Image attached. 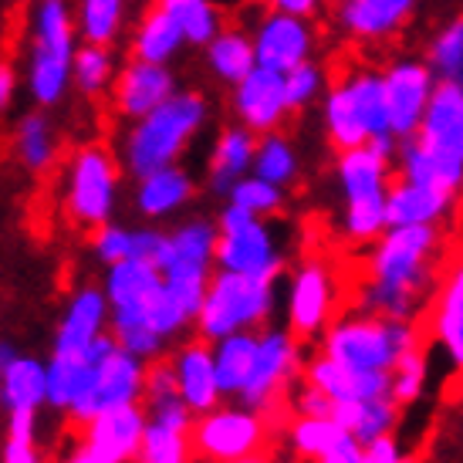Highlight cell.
<instances>
[{"label": "cell", "instance_id": "6da1fadb", "mask_svg": "<svg viewBox=\"0 0 463 463\" xmlns=\"http://www.w3.org/2000/svg\"><path fill=\"white\" fill-rule=\"evenodd\" d=\"M437 223H410V227H386L379 244L365 264V284L359 288V311L416 322L426 301L437 295L443 281L439 268Z\"/></svg>", "mask_w": 463, "mask_h": 463}, {"label": "cell", "instance_id": "7a4b0ae2", "mask_svg": "<svg viewBox=\"0 0 463 463\" xmlns=\"http://www.w3.org/2000/svg\"><path fill=\"white\" fill-rule=\"evenodd\" d=\"M396 166L402 180L437 186L447 194L463 190V85L437 81L420 129L399 139Z\"/></svg>", "mask_w": 463, "mask_h": 463}, {"label": "cell", "instance_id": "3957f363", "mask_svg": "<svg viewBox=\"0 0 463 463\" xmlns=\"http://www.w3.org/2000/svg\"><path fill=\"white\" fill-rule=\"evenodd\" d=\"M206 116H210V105L203 95L180 89L159 109L146 112L136 122H126V129L116 142V156L126 169V176L139 180L159 166L180 163L183 153L203 132Z\"/></svg>", "mask_w": 463, "mask_h": 463}, {"label": "cell", "instance_id": "277c9868", "mask_svg": "<svg viewBox=\"0 0 463 463\" xmlns=\"http://www.w3.org/2000/svg\"><path fill=\"white\" fill-rule=\"evenodd\" d=\"M102 291L112 308V325H149L169 345L183 342V335L196 318L180 305V298L166 288V278L153 260H118L102 274Z\"/></svg>", "mask_w": 463, "mask_h": 463}, {"label": "cell", "instance_id": "5b68a950", "mask_svg": "<svg viewBox=\"0 0 463 463\" xmlns=\"http://www.w3.org/2000/svg\"><path fill=\"white\" fill-rule=\"evenodd\" d=\"M126 169L116 149L102 142H85L68 156L61 169V213L78 231H99L116 217Z\"/></svg>", "mask_w": 463, "mask_h": 463}, {"label": "cell", "instance_id": "8992f818", "mask_svg": "<svg viewBox=\"0 0 463 463\" xmlns=\"http://www.w3.org/2000/svg\"><path fill=\"white\" fill-rule=\"evenodd\" d=\"M423 338L416 322H396L369 311L345 315L325 328L322 352L352 373H392L399 355Z\"/></svg>", "mask_w": 463, "mask_h": 463}, {"label": "cell", "instance_id": "52a82bcc", "mask_svg": "<svg viewBox=\"0 0 463 463\" xmlns=\"http://www.w3.org/2000/svg\"><path fill=\"white\" fill-rule=\"evenodd\" d=\"M278 301V278L237 274L217 268L200 305L194 332L206 342H220L233 332H258L264 328Z\"/></svg>", "mask_w": 463, "mask_h": 463}, {"label": "cell", "instance_id": "ba28073f", "mask_svg": "<svg viewBox=\"0 0 463 463\" xmlns=\"http://www.w3.org/2000/svg\"><path fill=\"white\" fill-rule=\"evenodd\" d=\"M146 369H149V362H142L139 355H132L129 348L118 345L116 335H102L99 345H95V362H91L89 379H85L81 392L65 412L68 423L81 430L102 412L129 406V402H142Z\"/></svg>", "mask_w": 463, "mask_h": 463}, {"label": "cell", "instance_id": "9c48e42d", "mask_svg": "<svg viewBox=\"0 0 463 463\" xmlns=\"http://www.w3.org/2000/svg\"><path fill=\"white\" fill-rule=\"evenodd\" d=\"M217 220L190 217L169 227L166 241H163L159 270L166 278V288L180 298V305L194 318L200 315L210 278L217 270Z\"/></svg>", "mask_w": 463, "mask_h": 463}, {"label": "cell", "instance_id": "30bf717a", "mask_svg": "<svg viewBox=\"0 0 463 463\" xmlns=\"http://www.w3.org/2000/svg\"><path fill=\"white\" fill-rule=\"evenodd\" d=\"M270 426L274 416L268 412L250 410L244 402H220L210 412H200L190 430L196 463H231L268 450Z\"/></svg>", "mask_w": 463, "mask_h": 463}, {"label": "cell", "instance_id": "8fae6325", "mask_svg": "<svg viewBox=\"0 0 463 463\" xmlns=\"http://www.w3.org/2000/svg\"><path fill=\"white\" fill-rule=\"evenodd\" d=\"M217 268L237 270V274L281 278L284 254L268 217H254L241 206L227 203L217 217Z\"/></svg>", "mask_w": 463, "mask_h": 463}, {"label": "cell", "instance_id": "7c38bea8", "mask_svg": "<svg viewBox=\"0 0 463 463\" xmlns=\"http://www.w3.org/2000/svg\"><path fill=\"white\" fill-rule=\"evenodd\" d=\"M298 373H301V342L288 328H270V325H264L258 332L254 369L247 375L237 402H244L250 410L268 412V416H278V410H281V402L291 392V383H295Z\"/></svg>", "mask_w": 463, "mask_h": 463}, {"label": "cell", "instance_id": "4fadbf2b", "mask_svg": "<svg viewBox=\"0 0 463 463\" xmlns=\"http://www.w3.org/2000/svg\"><path fill=\"white\" fill-rule=\"evenodd\" d=\"M335 274L325 260H305L288 284V332L298 342H308L332 325L335 308Z\"/></svg>", "mask_w": 463, "mask_h": 463}, {"label": "cell", "instance_id": "5bb4252c", "mask_svg": "<svg viewBox=\"0 0 463 463\" xmlns=\"http://www.w3.org/2000/svg\"><path fill=\"white\" fill-rule=\"evenodd\" d=\"M176 91H180V85H176V75L169 71V65L129 58L126 65L118 68L116 81L109 89V109L122 122H136L146 112L159 109L166 99H173Z\"/></svg>", "mask_w": 463, "mask_h": 463}, {"label": "cell", "instance_id": "9a60e30c", "mask_svg": "<svg viewBox=\"0 0 463 463\" xmlns=\"http://www.w3.org/2000/svg\"><path fill=\"white\" fill-rule=\"evenodd\" d=\"M231 112L233 118L247 126L250 132H278L284 118L291 116L288 109V89H284V71L258 65L244 81L233 85L231 95Z\"/></svg>", "mask_w": 463, "mask_h": 463}, {"label": "cell", "instance_id": "2e32d148", "mask_svg": "<svg viewBox=\"0 0 463 463\" xmlns=\"http://www.w3.org/2000/svg\"><path fill=\"white\" fill-rule=\"evenodd\" d=\"M254 48H258V65L274 71H291L295 65L308 61L315 52V27L308 17H298L288 11H264L254 24Z\"/></svg>", "mask_w": 463, "mask_h": 463}, {"label": "cell", "instance_id": "e0dca14e", "mask_svg": "<svg viewBox=\"0 0 463 463\" xmlns=\"http://www.w3.org/2000/svg\"><path fill=\"white\" fill-rule=\"evenodd\" d=\"M146 430H149V410L142 402H129L95 416L89 426L78 430V439L109 463H136Z\"/></svg>", "mask_w": 463, "mask_h": 463}, {"label": "cell", "instance_id": "ac0fdd59", "mask_svg": "<svg viewBox=\"0 0 463 463\" xmlns=\"http://www.w3.org/2000/svg\"><path fill=\"white\" fill-rule=\"evenodd\" d=\"M109 325H112V308H109L102 284H81L71 291L58 318L52 352H61V355L89 352L102 335H109Z\"/></svg>", "mask_w": 463, "mask_h": 463}, {"label": "cell", "instance_id": "d6986e66", "mask_svg": "<svg viewBox=\"0 0 463 463\" xmlns=\"http://www.w3.org/2000/svg\"><path fill=\"white\" fill-rule=\"evenodd\" d=\"M386 81V109H389V129L396 139H406L420 129L423 112L433 99V68L423 61H396L383 75Z\"/></svg>", "mask_w": 463, "mask_h": 463}, {"label": "cell", "instance_id": "ffe728a7", "mask_svg": "<svg viewBox=\"0 0 463 463\" xmlns=\"http://www.w3.org/2000/svg\"><path fill=\"white\" fill-rule=\"evenodd\" d=\"M169 365H173V375H176L180 399L196 416L210 412L213 406L223 402L220 379H217V362H213V342H206L200 335L183 338L169 352Z\"/></svg>", "mask_w": 463, "mask_h": 463}, {"label": "cell", "instance_id": "44dd1931", "mask_svg": "<svg viewBox=\"0 0 463 463\" xmlns=\"http://www.w3.org/2000/svg\"><path fill=\"white\" fill-rule=\"evenodd\" d=\"M194 196H196L194 173L186 166H180V163H173V166H159L136 180L132 206H136V213L146 223H159V220L183 213L186 206L194 203Z\"/></svg>", "mask_w": 463, "mask_h": 463}, {"label": "cell", "instance_id": "7402d4cb", "mask_svg": "<svg viewBox=\"0 0 463 463\" xmlns=\"http://www.w3.org/2000/svg\"><path fill=\"white\" fill-rule=\"evenodd\" d=\"M420 0H338V24L352 41L383 48L410 21Z\"/></svg>", "mask_w": 463, "mask_h": 463}, {"label": "cell", "instance_id": "603a6c76", "mask_svg": "<svg viewBox=\"0 0 463 463\" xmlns=\"http://www.w3.org/2000/svg\"><path fill=\"white\" fill-rule=\"evenodd\" d=\"M254 153H258V132H250L247 126H227L220 129L210 159H206V186L213 194L227 196L233 190V183L244 180L247 173H254Z\"/></svg>", "mask_w": 463, "mask_h": 463}, {"label": "cell", "instance_id": "cb8c5ba5", "mask_svg": "<svg viewBox=\"0 0 463 463\" xmlns=\"http://www.w3.org/2000/svg\"><path fill=\"white\" fill-rule=\"evenodd\" d=\"M301 375L332 399H383L392 389V373H352L325 352H318Z\"/></svg>", "mask_w": 463, "mask_h": 463}, {"label": "cell", "instance_id": "d4e9b609", "mask_svg": "<svg viewBox=\"0 0 463 463\" xmlns=\"http://www.w3.org/2000/svg\"><path fill=\"white\" fill-rule=\"evenodd\" d=\"M433 338L443 345L453 373L463 375V258L443 270L433 295Z\"/></svg>", "mask_w": 463, "mask_h": 463}, {"label": "cell", "instance_id": "484cf974", "mask_svg": "<svg viewBox=\"0 0 463 463\" xmlns=\"http://www.w3.org/2000/svg\"><path fill=\"white\" fill-rule=\"evenodd\" d=\"M78 17L68 0H34L31 7V52L71 61L78 52Z\"/></svg>", "mask_w": 463, "mask_h": 463}, {"label": "cell", "instance_id": "4316f807", "mask_svg": "<svg viewBox=\"0 0 463 463\" xmlns=\"http://www.w3.org/2000/svg\"><path fill=\"white\" fill-rule=\"evenodd\" d=\"M453 203V194L410 183L396 176L386 194V220L389 227H410V223H439Z\"/></svg>", "mask_w": 463, "mask_h": 463}, {"label": "cell", "instance_id": "83f0119b", "mask_svg": "<svg viewBox=\"0 0 463 463\" xmlns=\"http://www.w3.org/2000/svg\"><path fill=\"white\" fill-rule=\"evenodd\" d=\"M203 54H206L210 75L217 78V81H223V85H231V89L237 85V81H244V78L258 68L254 34H250L247 27L233 24V21L223 24V31L206 44Z\"/></svg>", "mask_w": 463, "mask_h": 463}, {"label": "cell", "instance_id": "f1b7e54d", "mask_svg": "<svg viewBox=\"0 0 463 463\" xmlns=\"http://www.w3.org/2000/svg\"><path fill=\"white\" fill-rule=\"evenodd\" d=\"M399 406L392 396L383 399H335L332 402V420L342 430H348L352 437L359 439L362 447L373 439L392 433L399 423Z\"/></svg>", "mask_w": 463, "mask_h": 463}, {"label": "cell", "instance_id": "f546056e", "mask_svg": "<svg viewBox=\"0 0 463 463\" xmlns=\"http://www.w3.org/2000/svg\"><path fill=\"white\" fill-rule=\"evenodd\" d=\"M48 406V362L34 355H17V359L0 373V410H34Z\"/></svg>", "mask_w": 463, "mask_h": 463}, {"label": "cell", "instance_id": "4dcf8cb0", "mask_svg": "<svg viewBox=\"0 0 463 463\" xmlns=\"http://www.w3.org/2000/svg\"><path fill=\"white\" fill-rule=\"evenodd\" d=\"M338 186L345 203L352 200H369V196L389 194V163L369 146H355L338 153Z\"/></svg>", "mask_w": 463, "mask_h": 463}, {"label": "cell", "instance_id": "1f68e13d", "mask_svg": "<svg viewBox=\"0 0 463 463\" xmlns=\"http://www.w3.org/2000/svg\"><path fill=\"white\" fill-rule=\"evenodd\" d=\"M186 48V38L183 31L173 24V17L159 7H149V11L139 17V24L132 31L129 52L132 58H142V61H156V65H169L176 54Z\"/></svg>", "mask_w": 463, "mask_h": 463}, {"label": "cell", "instance_id": "d6a6232c", "mask_svg": "<svg viewBox=\"0 0 463 463\" xmlns=\"http://www.w3.org/2000/svg\"><path fill=\"white\" fill-rule=\"evenodd\" d=\"M58 132L44 112H27L14 129V156L27 173H48L58 163Z\"/></svg>", "mask_w": 463, "mask_h": 463}, {"label": "cell", "instance_id": "836d02e7", "mask_svg": "<svg viewBox=\"0 0 463 463\" xmlns=\"http://www.w3.org/2000/svg\"><path fill=\"white\" fill-rule=\"evenodd\" d=\"M258 332H233V335H227V338L213 342V362H217V379H220V392H223V399L241 396L247 375H250V369H254Z\"/></svg>", "mask_w": 463, "mask_h": 463}, {"label": "cell", "instance_id": "e575fe53", "mask_svg": "<svg viewBox=\"0 0 463 463\" xmlns=\"http://www.w3.org/2000/svg\"><path fill=\"white\" fill-rule=\"evenodd\" d=\"M325 129H328V142H332L335 153H345V149L369 142V132L362 126L359 109L352 102L342 78H332L328 95H325Z\"/></svg>", "mask_w": 463, "mask_h": 463}, {"label": "cell", "instance_id": "d590c367", "mask_svg": "<svg viewBox=\"0 0 463 463\" xmlns=\"http://www.w3.org/2000/svg\"><path fill=\"white\" fill-rule=\"evenodd\" d=\"M153 4L173 17V24L180 27L186 44H194V48H206L227 24L223 7L213 0H153Z\"/></svg>", "mask_w": 463, "mask_h": 463}, {"label": "cell", "instance_id": "8d00e7d4", "mask_svg": "<svg viewBox=\"0 0 463 463\" xmlns=\"http://www.w3.org/2000/svg\"><path fill=\"white\" fill-rule=\"evenodd\" d=\"M116 54L109 44H78L75 58H71V89H78L81 95H109L112 81H116Z\"/></svg>", "mask_w": 463, "mask_h": 463}, {"label": "cell", "instance_id": "74e56055", "mask_svg": "<svg viewBox=\"0 0 463 463\" xmlns=\"http://www.w3.org/2000/svg\"><path fill=\"white\" fill-rule=\"evenodd\" d=\"M298 169H301V159H298L295 146H291V139L281 129L258 136L254 176L274 183V186H291L298 180Z\"/></svg>", "mask_w": 463, "mask_h": 463}, {"label": "cell", "instance_id": "f35d334b", "mask_svg": "<svg viewBox=\"0 0 463 463\" xmlns=\"http://www.w3.org/2000/svg\"><path fill=\"white\" fill-rule=\"evenodd\" d=\"M78 34L89 44H112L126 27V0H78Z\"/></svg>", "mask_w": 463, "mask_h": 463}, {"label": "cell", "instance_id": "ab89813d", "mask_svg": "<svg viewBox=\"0 0 463 463\" xmlns=\"http://www.w3.org/2000/svg\"><path fill=\"white\" fill-rule=\"evenodd\" d=\"M194 439L186 430H173L166 423H156L149 420L146 439H142V450L136 463H194Z\"/></svg>", "mask_w": 463, "mask_h": 463}, {"label": "cell", "instance_id": "60d3db41", "mask_svg": "<svg viewBox=\"0 0 463 463\" xmlns=\"http://www.w3.org/2000/svg\"><path fill=\"white\" fill-rule=\"evenodd\" d=\"M430 68L439 81L463 85V14H457L450 24L430 41Z\"/></svg>", "mask_w": 463, "mask_h": 463}, {"label": "cell", "instance_id": "b9f144b4", "mask_svg": "<svg viewBox=\"0 0 463 463\" xmlns=\"http://www.w3.org/2000/svg\"><path fill=\"white\" fill-rule=\"evenodd\" d=\"M342 433H348V430H342L332 416H295V423H291V447L301 457H308V460H322L325 453L342 439Z\"/></svg>", "mask_w": 463, "mask_h": 463}, {"label": "cell", "instance_id": "7bdbcfd3", "mask_svg": "<svg viewBox=\"0 0 463 463\" xmlns=\"http://www.w3.org/2000/svg\"><path fill=\"white\" fill-rule=\"evenodd\" d=\"M0 463H44L38 447V412L17 410L7 412V439Z\"/></svg>", "mask_w": 463, "mask_h": 463}, {"label": "cell", "instance_id": "ee69618b", "mask_svg": "<svg viewBox=\"0 0 463 463\" xmlns=\"http://www.w3.org/2000/svg\"><path fill=\"white\" fill-rule=\"evenodd\" d=\"M426 379H430V365H426V338H420L412 348H406L399 355L396 369H392V389L389 396L396 399L399 406H410L423 396Z\"/></svg>", "mask_w": 463, "mask_h": 463}, {"label": "cell", "instance_id": "f6af8a7d", "mask_svg": "<svg viewBox=\"0 0 463 463\" xmlns=\"http://www.w3.org/2000/svg\"><path fill=\"white\" fill-rule=\"evenodd\" d=\"M389 227L386 220V196H369V200H352L342 213V233L352 244H369Z\"/></svg>", "mask_w": 463, "mask_h": 463}, {"label": "cell", "instance_id": "bcb514c9", "mask_svg": "<svg viewBox=\"0 0 463 463\" xmlns=\"http://www.w3.org/2000/svg\"><path fill=\"white\" fill-rule=\"evenodd\" d=\"M227 203L241 206L254 217H274V213H281L284 206V186H274V183L247 173L244 180L233 183V190L227 194Z\"/></svg>", "mask_w": 463, "mask_h": 463}, {"label": "cell", "instance_id": "7dc6e473", "mask_svg": "<svg viewBox=\"0 0 463 463\" xmlns=\"http://www.w3.org/2000/svg\"><path fill=\"white\" fill-rule=\"evenodd\" d=\"M91 254L102 268L136 258V227L116 223V220L102 223L99 231H91Z\"/></svg>", "mask_w": 463, "mask_h": 463}, {"label": "cell", "instance_id": "c3c4849f", "mask_svg": "<svg viewBox=\"0 0 463 463\" xmlns=\"http://www.w3.org/2000/svg\"><path fill=\"white\" fill-rule=\"evenodd\" d=\"M322 68L315 65V61H301L295 65L291 71H284V89H288V109L291 112H301L305 105H311L318 99V91H322Z\"/></svg>", "mask_w": 463, "mask_h": 463}, {"label": "cell", "instance_id": "681fc988", "mask_svg": "<svg viewBox=\"0 0 463 463\" xmlns=\"http://www.w3.org/2000/svg\"><path fill=\"white\" fill-rule=\"evenodd\" d=\"M169 399H180V389H176V375H173V365H169V355L159 362H149L146 369V386H142V406L153 410V406H163Z\"/></svg>", "mask_w": 463, "mask_h": 463}, {"label": "cell", "instance_id": "f907efd6", "mask_svg": "<svg viewBox=\"0 0 463 463\" xmlns=\"http://www.w3.org/2000/svg\"><path fill=\"white\" fill-rule=\"evenodd\" d=\"M288 399H291V410H295L298 416H332L335 399L325 396L318 386H311L308 379H305L295 392H288Z\"/></svg>", "mask_w": 463, "mask_h": 463}, {"label": "cell", "instance_id": "816d5d0a", "mask_svg": "<svg viewBox=\"0 0 463 463\" xmlns=\"http://www.w3.org/2000/svg\"><path fill=\"white\" fill-rule=\"evenodd\" d=\"M362 463H412V460H406V457L399 453L396 437L386 433V437L365 443V450H362Z\"/></svg>", "mask_w": 463, "mask_h": 463}, {"label": "cell", "instance_id": "f5cc1de1", "mask_svg": "<svg viewBox=\"0 0 463 463\" xmlns=\"http://www.w3.org/2000/svg\"><path fill=\"white\" fill-rule=\"evenodd\" d=\"M270 11H288V14H298V17H311V14H318V4L322 0H264Z\"/></svg>", "mask_w": 463, "mask_h": 463}, {"label": "cell", "instance_id": "db71d44e", "mask_svg": "<svg viewBox=\"0 0 463 463\" xmlns=\"http://www.w3.org/2000/svg\"><path fill=\"white\" fill-rule=\"evenodd\" d=\"M14 95H17V71L14 65L0 61V112L14 102Z\"/></svg>", "mask_w": 463, "mask_h": 463}, {"label": "cell", "instance_id": "11a10c76", "mask_svg": "<svg viewBox=\"0 0 463 463\" xmlns=\"http://www.w3.org/2000/svg\"><path fill=\"white\" fill-rule=\"evenodd\" d=\"M61 463H109V460H102V457H99V453L95 450H89V447H85V443H81V439H78L75 447H71V450L65 453V460Z\"/></svg>", "mask_w": 463, "mask_h": 463}, {"label": "cell", "instance_id": "9f6ffc18", "mask_svg": "<svg viewBox=\"0 0 463 463\" xmlns=\"http://www.w3.org/2000/svg\"><path fill=\"white\" fill-rule=\"evenodd\" d=\"M17 355H21V352H17V345H11L7 338H0V373H4V369H7V365L17 359Z\"/></svg>", "mask_w": 463, "mask_h": 463}, {"label": "cell", "instance_id": "6f0895ef", "mask_svg": "<svg viewBox=\"0 0 463 463\" xmlns=\"http://www.w3.org/2000/svg\"><path fill=\"white\" fill-rule=\"evenodd\" d=\"M231 463H274V457H270L268 450H258V453H247V457H241V460H231Z\"/></svg>", "mask_w": 463, "mask_h": 463}, {"label": "cell", "instance_id": "680465c9", "mask_svg": "<svg viewBox=\"0 0 463 463\" xmlns=\"http://www.w3.org/2000/svg\"><path fill=\"white\" fill-rule=\"evenodd\" d=\"M213 4H220V7H237V4H244V0H213Z\"/></svg>", "mask_w": 463, "mask_h": 463}, {"label": "cell", "instance_id": "91938a15", "mask_svg": "<svg viewBox=\"0 0 463 463\" xmlns=\"http://www.w3.org/2000/svg\"><path fill=\"white\" fill-rule=\"evenodd\" d=\"M332 4H338V0H332Z\"/></svg>", "mask_w": 463, "mask_h": 463}]
</instances>
